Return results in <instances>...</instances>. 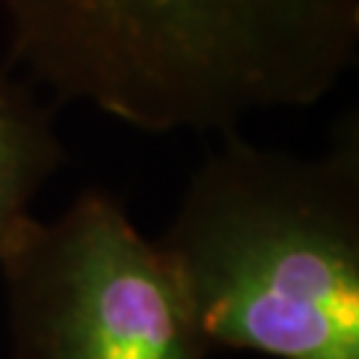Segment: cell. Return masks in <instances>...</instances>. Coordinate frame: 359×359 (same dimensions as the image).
Masks as SVG:
<instances>
[{
	"label": "cell",
	"instance_id": "obj_4",
	"mask_svg": "<svg viewBox=\"0 0 359 359\" xmlns=\"http://www.w3.org/2000/svg\"><path fill=\"white\" fill-rule=\"evenodd\" d=\"M62 154L51 112L0 69V250L32 216V200Z\"/></svg>",
	"mask_w": 359,
	"mask_h": 359
},
{
	"label": "cell",
	"instance_id": "obj_1",
	"mask_svg": "<svg viewBox=\"0 0 359 359\" xmlns=\"http://www.w3.org/2000/svg\"><path fill=\"white\" fill-rule=\"evenodd\" d=\"M11 53L65 99L149 133L231 130L327 96L359 0H0Z\"/></svg>",
	"mask_w": 359,
	"mask_h": 359
},
{
	"label": "cell",
	"instance_id": "obj_3",
	"mask_svg": "<svg viewBox=\"0 0 359 359\" xmlns=\"http://www.w3.org/2000/svg\"><path fill=\"white\" fill-rule=\"evenodd\" d=\"M11 359H208L163 248L123 203L88 189L53 221L29 216L0 250Z\"/></svg>",
	"mask_w": 359,
	"mask_h": 359
},
{
	"label": "cell",
	"instance_id": "obj_2",
	"mask_svg": "<svg viewBox=\"0 0 359 359\" xmlns=\"http://www.w3.org/2000/svg\"><path fill=\"white\" fill-rule=\"evenodd\" d=\"M226 133L157 240L205 344L269 359H359L357 120L314 157Z\"/></svg>",
	"mask_w": 359,
	"mask_h": 359
}]
</instances>
